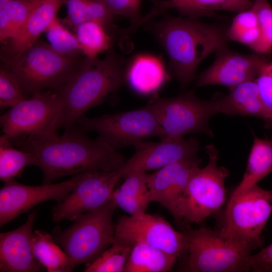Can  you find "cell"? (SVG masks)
<instances>
[{
  "instance_id": "obj_1",
  "label": "cell",
  "mask_w": 272,
  "mask_h": 272,
  "mask_svg": "<svg viewBox=\"0 0 272 272\" xmlns=\"http://www.w3.org/2000/svg\"><path fill=\"white\" fill-rule=\"evenodd\" d=\"M79 125L61 135L38 139H10L14 146L32 154L43 176V184L61 177L94 170L120 169L125 160L117 150L98 138H89Z\"/></svg>"
},
{
  "instance_id": "obj_2",
  "label": "cell",
  "mask_w": 272,
  "mask_h": 272,
  "mask_svg": "<svg viewBox=\"0 0 272 272\" xmlns=\"http://www.w3.org/2000/svg\"><path fill=\"white\" fill-rule=\"evenodd\" d=\"M146 27L164 49L172 74L182 86L195 78L197 67L204 59L227 47L229 40L227 29L188 16H167Z\"/></svg>"
},
{
  "instance_id": "obj_3",
  "label": "cell",
  "mask_w": 272,
  "mask_h": 272,
  "mask_svg": "<svg viewBox=\"0 0 272 272\" xmlns=\"http://www.w3.org/2000/svg\"><path fill=\"white\" fill-rule=\"evenodd\" d=\"M126 66L113 45L103 59L85 57L77 74L54 90L60 102L59 128L73 126L89 109L103 103L125 80Z\"/></svg>"
},
{
  "instance_id": "obj_4",
  "label": "cell",
  "mask_w": 272,
  "mask_h": 272,
  "mask_svg": "<svg viewBox=\"0 0 272 272\" xmlns=\"http://www.w3.org/2000/svg\"><path fill=\"white\" fill-rule=\"evenodd\" d=\"M85 57L84 54H61L38 39L20 55H1V59L27 96L46 88L56 90L64 85L79 72Z\"/></svg>"
},
{
  "instance_id": "obj_5",
  "label": "cell",
  "mask_w": 272,
  "mask_h": 272,
  "mask_svg": "<svg viewBox=\"0 0 272 272\" xmlns=\"http://www.w3.org/2000/svg\"><path fill=\"white\" fill-rule=\"evenodd\" d=\"M116 208L111 200L99 209L80 215L70 227L53 236L69 257L73 268L92 261L113 243Z\"/></svg>"
},
{
  "instance_id": "obj_6",
  "label": "cell",
  "mask_w": 272,
  "mask_h": 272,
  "mask_svg": "<svg viewBox=\"0 0 272 272\" xmlns=\"http://www.w3.org/2000/svg\"><path fill=\"white\" fill-rule=\"evenodd\" d=\"M188 255L180 269L188 272L248 271L252 250L224 238L219 230L201 227L184 233Z\"/></svg>"
},
{
  "instance_id": "obj_7",
  "label": "cell",
  "mask_w": 272,
  "mask_h": 272,
  "mask_svg": "<svg viewBox=\"0 0 272 272\" xmlns=\"http://www.w3.org/2000/svg\"><path fill=\"white\" fill-rule=\"evenodd\" d=\"M207 165L196 168L185 188L178 208V221L198 224L219 210L226 199L225 180L228 170L218 165L219 152L213 145L205 147Z\"/></svg>"
},
{
  "instance_id": "obj_8",
  "label": "cell",
  "mask_w": 272,
  "mask_h": 272,
  "mask_svg": "<svg viewBox=\"0 0 272 272\" xmlns=\"http://www.w3.org/2000/svg\"><path fill=\"white\" fill-rule=\"evenodd\" d=\"M271 213L272 190L255 185L230 197L219 231L224 238L253 250L262 245L261 235Z\"/></svg>"
},
{
  "instance_id": "obj_9",
  "label": "cell",
  "mask_w": 272,
  "mask_h": 272,
  "mask_svg": "<svg viewBox=\"0 0 272 272\" xmlns=\"http://www.w3.org/2000/svg\"><path fill=\"white\" fill-rule=\"evenodd\" d=\"M76 123L86 132L97 133V138L115 150L128 146H135L150 138L163 139L166 137L147 105L134 110L94 117L84 114Z\"/></svg>"
},
{
  "instance_id": "obj_10",
  "label": "cell",
  "mask_w": 272,
  "mask_h": 272,
  "mask_svg": "<svg viewBox=\"0 0 272 272\" xmlns=\"http://www.w3.org/2000/svg\"><path fill=\"white\" fill-rule=\"evenodd\" d=\"M146 105L166 137L182 138L191 133L213 136L209 126L211 117L218 113L213 98L200 99L190 90L168 98L154 95Z\"/></svg>"
},
{
  "instance_id": "obj_11",
  "label": "cell",
  "mask_w": 272,
  "mask_h": 272,
  "mask_svg": "<svg viewBox=\"0 0 272 272\" xmlns=\"http://www.w3.org/2000/svg\"><path fill=\"white\" fill-rule=\"evenodd\" d=\"M60 112V102L55 91L32 95L1 116L3 134L9 139L56 137Z\"/></svg>"
},
{
  "instance_id": "obj_12",
  "label": "cell",
  "mask_w": 272,
  "mask_h": 272,
  "mask_svg": "<svg viewBox=\"0 0 272 272\" xmlns=\"http://www.w3.org/2000/svg\"><path fill=\"white\" fill-rule=\"evenodd\" d=\"M121 178L118 170L82 173L74 189L52 208L53 221H74L84 213L102 207L111 200L115 185Z\"/></svg>"
},
{
  "instance_id": "obj_13",
  "label": "cell",
  "mask_w": 272,
  "mask_h": 272,
  "mask_svg": "<svg viewBox=\"0 0 272 272\" xmlns=\"http://www.w3.org/2000/svg\"><path fill=\"white\" fill-rule=\"evenodd\" d=\"M133 246L142 243L177 256L186 249L184 233L163 218L145 213L123 216L115 223L114 240Z\"/></svg>"
},
{
  "instance_id": "obj_14",
  "label": "cell",
  "mask_w": 272,
  "mask_h": 272,
  "mask_svg": "<svg viewBox=\"0 0 272 272\" xmlns=\"http://www.w3.org/2000/svg\"><path fill=\"white\" fill-rule=\"evenodd\" d=\"M81 175H75L60 183L38 186L24 185L14 180L5 183L0 190L1 227L41 202H61L76 187Z\"/></svg>"
},
{
  "instance_id": "obj_15",
  "label": "cell",
  "mask_w": 272,
  "mask_h": 272,
  "mask_svg": "<svg viewBox=\"0 0 272 272\" xmlns=\"http://www.w3.org/2000/svg\"><path fill=\"white\" fill-rule=\"evenodd\" d=\"M118 170L121 178L136 172L160 169L170 164L197 157L200 144L194 138L166 137L158 142L144 141Z\"/></svg>"
},
{
  "instance_id": "obj_16",
  "label": "cell",
  "mask_w": 272,
  "mask_h": 272,
  "mask_svg": "<svg viewBox=\"0 0 272 272\" xmlns=\"http://www.w3.org/2000/svg\"><path fill=\"white\" fill-rule=\"evenodd\" d=\"M216 53L213 64L198 77V86L219 85L230 89L243 82L255 80L267 61L260 54H241L227 47Z\"/></svg>"
},
{
  "instance_id": "obj_17",
  "label": "cell",
  "mask_w": 272,
  "mask_h": 272,
  "mask_svg": "<svg viewBox=\"0 0 272 272\" xmlns=\"http://www.w3.org/2000/svg\"><path fill=\"white\" fill-rule=\"evenodd\" d=\"M201 162L197 157L170 164L153 173L147 174L151 201L163 206L178 221L179 206L187 184Z\"/></svg>"
},
{
  "instance_id": "obj_18",
  "label": "cell",
  "mask_w": 272,
  "mask_h": 272,
  "mask_svg": "<svg viewBox=\"0 0 272 272\" xmlns=\"http://www.w3.org/2000/svg\"><path fill=\"white\" fill-rule=\"evenodd\" d=\"M36 215L33 211L20 227L1 233L0 271L35 272L42 270V265L35 258L33 251V227Z\"/></svg>"
},
{
  "instance_id": "obj_19",
  "label": "cell",
  "mask_w": 272,
  "mask_h": 272,
  "mask_svg": "<svg viewBox=\"0 0 272 272\" xmlns=\"http://www.w3.org/2000/svg\"><path fill=\"white\" fill-rule=\"evenodd\" d=\"M63 0H42L18 34L5 44L1 55L15 56L29 48L57 18Z\"/></svg>"
},
{
  "instance_id": "obj_20",
  "label": "cell",
  "mask_w": 272,
  "mask_h": 272,
  "mask_svg": "<svg viewBox=\"0 0 272 272\" xmlns=\"http://www.w3.org/2000/svg\"><path fill=\"white\" fill-rule=\"evenodd\" d=\"M169 78L162 61L151 54L137 55L126 68L125 80L131 89L140 95L156 93Z\"/></svg>"
},
{
  "instance_id": "obj_21",
  "label": "cell",
  "mask_w": 272,
  "mask_h": 272,
  "mask_svg": "<svg viewBox=\"0 0 272 272\" xmlns=\"http://www.w3.org/2000/svg\"><path fill=\"white\" fill-rule=\"evenodd\" d=\"M226 95L214 97L218 113L254 116L264 119V111L255 79L241 83L229 89Z\"/></svg>"
},
{
  "instance_id": "obj_22",
  "label": "cell",
  "mask_w": 272,
  "mask_h": 272,
  "mask_svg": "<svg viewBox=\"0 0 272 272\" xmlns=\"http://www.w3.org/2000/svg\"><path fill=\"white\" fill-rule=\"evenodd\" d=\"M147 177L145 172H133L124 177L123 183L112 194L111 200L115 207L129 216L145 213L151 202Z\"/></svg>"
},
{
  "instance_id": "obj_23",
  "label": "cell",
  "mask_w": 272,
  "mask_h": 272,
  "mask_svg": "<svg viewBox=\"0 0 272 272\" xmlns=\"http://www.w3.org/2000/svg\"><path fill=\"white\" fill-rule=\"evenodd\" d=\"M272 173V140L254 137L243 178L232 192L233 197Z\"/></svg>"
},
{
  "instance_id": "obj_24",
  "label": "cell",
  "mask_w": 272,
  "mask_h": 272,
  "mask_svg": "<svg viewBox=\"0 0 272 272\" xmlns=\"http://www.w3.org/2000/svg\"><path fill=\"white\" fill-rule=\"evenodd\" d=\"M177 257L144 243H135L132 247L124 272L168 271Z\"/></svg>"
},
{
  "instance_id": "obj_25",
  "label": "cell",
  "mask_w": 272,
  "mask_h": 272,
  "mask_svg": "<svg viewBox=\"0 0 272 272\" xmlns=\"http://www.w3.org/2000/svg\"><path fill=\"white\" fill-rule=\"evenodd\" d=\"M67 15L64 22L73 27L90 21L104 25L111 33L118 31L113 24V16L104 4L99 0H63Z\"/></svg>"
},
{
  "instance_id": "obj_26",
  "label": "cell",
  "mask_w": 272,
  "mask_h": 272,
  "mask_svg": "<svg viewBox=\"0 0 272 272\" xmlns=\"http://www.w3.org/2000/svg\"><path fill=\"white\" fill-rule=\"evenodd\" d=\"M33 251L35 258L48 271H70L74 268L68 255L48 233L34 232Z\"/></svg>"
},
{
  "instance_id": "obj_27",
  "label": "cell",
  "mask_w": 272,
  "mask_h": 272,
  "mask_svg": "<svg viewBox=\"0 0 272 272\" xmlns=\"http://www.w3.org/2000/svg\"><path fill=\"white\" fill-rule=\"evenodd\" d=\"M42 0H9L0 9V40L14 38Z\"/></svg>"
},
{
  "instance_id": "obj_28",
  "label": "cell",
  "mask_w": 272,
  "mask_h": 272,
  "mask_svg": "<svg viewBox=\"0 0 272 272\" xmlns=\"http://www.w3.org/2000/svg\"><path fill=\"white\" fill-rule=\"evenodd\" d=\"M75 35L84 55L89 58L107 51L116 38L102 24L93 21L82 23L74 27Z\"/></svg>"
},
{
  "instance_id": "obj_29",
  "label": "cell",
  "mask_w": 272,
  "mask_h": 272,
  "mask_svg": "<svg viewBox=\"0 0 272 272\" xmlns=\"http://www.w3.org/2000/svg\"><path fill=\"white\" fill-rule=\"evenodd\" d=\"M14 146L9 138L1 135L0 179L5 183L14 180L26 166H37L32 154Z\"/></svg>"
},
{
  "instance_id": "obj_30",
  "label": "cell",
  "mask_w": 272,
  "mask_h": 272,
  "mask_svg": "<svg viewBox=\"0 0 272 272\" xmlns=\"http://www.w3.org/2000/svg\"><path fill=\"white\" fill-rule=\"evenodd\" d=\"M132 246L114 240L113 243L92 261L85 272H124Z\"/></svg>"
},
{
  "instance_id": "obj_31",
  "label": "cell",
  "mask_w": 272,
  "mask_h": 272,
  "mask_svg": "<svg viewBox=\"0 0 272 272\" xmlns=\"http://www.w3.org/2000/svg\"><path fill=\"white\" fill-rule=\"evenodd\" d=\"M252 0H187L184 15L197 18L198 16H211L216 11L240 12L249 9Z\"/></svg>"
},
{
  "instance_id": "obj_32",
  "label": "cell",
  "mask_w": 272,
  "mask_h": 272,
  "mask_svg": "<svg viewBox=\"0 0 272 272\" xmlns=\"http://www.w3.org/2000/svg\"><path fill=\"white\" fill-rule=\"evenodd\" d=\"M45 32L49 45L56 52L70 56L84 54L75 35L67 30L57 18Z\"/></svg>"
},
{
  "instance_id": "obj_33",
  "label": "cell",
  "mask_w": 272,
  "mask_h": 272,
  "mask_svg": "<svg viewBox=\"0 0 272 272\" xmlns=\"http://www.w3.org/2000/svg\"><path fill=\"white\" fill-rule=\"evenodd\" d=\"M106 6L110 13L114 16H120L128 18L131 25L125 28L128 35L144 22H147L154 16L151 11L148 15L143 16L141 13L142 0H99Z\"/></svg>"
},
{
  "instance_id": "obj_34",
  "label": "cell",
  "mask_w": 272,
  "mask_h": 272,
  "mask_svg": "<svg viewBox=\"0 0 272 272\" xmlns=\"http://www.w3.org/2000/svg\"><path fill=\"white\" fill-rule=\"evenodd\" d=\"M27 98L16 77L3 64L0 70L1 108H11Z\"/></svg>"
},
{
  "instance_id": "obj_35",
  "label": "cell",
  "mask_w": 272,
  "mask_h": 272,
  "mask_svg": "<svg viewBox=\"0 0 272 272\" xmlns=\"http://www.w3.org/2000/svg\"><path fill=\"white\" fill-rule=\"evenodd\" d=\"M264 111V121L272 127V62L266 61L255 79Z\"/></svg>"
},
{
  "instance_id": "obj_36",
  "label": "cell",
  "mask_w": 272,
  "mask_h": 272,
  "mask_svg": "<svg viewBox=\"0 0 272 272\" xmlns=\"http://www.w3.org/2000/svg\"><path fill=\"white\" fill-rule=\"evenodd\" d=\"M256 27H260L256 14L251 8L239 12L234 18L227 29V36L229 40H233L239 34Z\"/></svg>"
},
{
  "instance_id": "obj_37",
  "label": "cell",
  "mask_w": 272,
  "mask_h": 272,
  "mask_svg": "<svg viewBox=\"0 0 272 272\" xmlns=\"http://www.w3.org/2000/svg\"><path fill=\"white\" fill-rule=\"evenodd\" d=\"M248 263L250 270L256 272H272V243L258 252L251 254Z\"/></svg>"
},
{
  "instance_id": "obj_38",
  "label": "cell",
  "mask_w": 272,
  "mask_h": 272,
  "mask_svg": "<svg viewBox=\"0 0 272 272\" xmlns=\"http://www.w3.org/2000/svg\"><path fill=\"white\" fill-rule=\"evenodd\" d=\"M251 8L256 14L260 29L272 25V7L267 0H253Z\"/></svg>"
},
{
  "instance_id": "obj_39",
  "label": "cell",
  "mask_w": 272,
  "mask_h": 272,
  "mask_svg": "<svg viewBox=\"0 0 272 272\" xmlns=\"http://www.w3.org/2000/svg\"><path fill=\"white\" fill-rule=\"evenodd\" d=\"M259 37L251 48L259 54H265L272 50V25L260 29Z\"/></svg>"
},
{
  "instance_id": "obj_40",
  "label": "cell",
  "mask_w": 272,
  "mask_h": 272,
  "mask_svg": "<svg viewBox=\"0 0 272 272\" xmlns=\"http://www.w3.org/2000/svg\"><path fill=\"white\" fill-rule=\"evenodd\" d=\"M168 2L171 8H176L184 14L186 8L187 0H169Z\"/></svg>"
},
{
  "instance_id": "obj_41",
  "label": "cell",
  "mask_w": 272,
  "mask_h": 272,
  "mask_svg": "<svg viewBox=\"0 0 272 272\" xmlns=\"http://www.w3.org/2000/svg\"><path fill=\"white\" fill-rule=\"evenodd\" d=\"M9 0H0V9L2 8Z\"/></svg>"
}]
</instances>
